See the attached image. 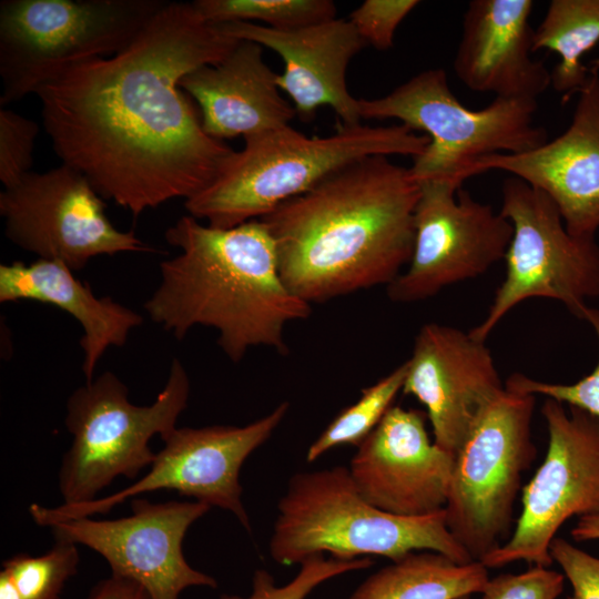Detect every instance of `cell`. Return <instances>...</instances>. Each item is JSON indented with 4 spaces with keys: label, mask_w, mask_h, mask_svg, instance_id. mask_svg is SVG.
<instances>
[{
    "label": "cell",
    "mask_w": 599,
    "mask_h": 599,
    "mask_svg": "<svg viewBox=\"0 0 599 599\" xmlns=\"http://www.w3.org/2000/svg\"><path fill=\"white\" fill-rule=\"evenodd\" d=\"M402 392L426 408L434 443L456 456L467 435L505 389L486 342L469 332L424 324L415 336Z\"/></svg>",
    "instance_id": "16"
},
{
    "label": "cell",
    "mask_w": 599,
    "mask_h": 599,
    "mask_svg": "<svg viewBox=\"0 0 599 599\" xmlns=\"http://www.w3.org/2000/svg\"><path fill=\"white\" fill-rule=\"evenodd\" d=\"M599 42V0H551L534 30L532 52L548 50L559 57L551 85L568 102L586 84L589 68L582 58Z\"/></svg>",
    "instance_id": "24"
},
{
    "label": "cell",
    "mask_w": 599,
    "mask_h": 599,
    "mask_svg": "<svg viewBox=\"0 0 599 599\" xmlns=\"http://www.w3.org/2000/svg\"><path fill=\"white\" fill-rule=\"evenodd\" d=\"M190 378L182 362H171L167 380L150 405H134L126 385L112 372L72 392L64 425L72 436L58 473L64 505L99 498L115 478L134 479L150 467L155 454L154 435L164 437L176 427L190 397Z\"/></svg>",
    "instance_id": "7"
},
{
    "label": "cell",
    "mask_w": 599,
    "mask_h": 599,
    "mask_svg": "<svg viewBox=\"0 0 599 599\" xmlns=\"http://www.w3.org/2000/svg\"><path fill=\"white\" fill-rule=\"evenodd\" d=\"M488 580L478 560L458 564L436 551H414L369 576L348 599H458L481 593Z\"/></svg>",
    "instance_id": "23"
},
{
    "label": "cell",
    "mask_w": 599,
    "mask_h": 599,
    "mask_svg": "<svg viewBox=\"0 0 599 599\" xmlns=\"http://www.w3.org/2000/svg\"><path fill=\"white\" fill-rule=\"evenodd\" d=\"M570 535L575 541L599 540V514L578 518Z\"/></svg>",
    "instance_id": "35"
},
{
    "label": "cell",
    "mask_w": 599,
    "mask_h": 599,
    "mask_svg": "<svg viewBox=\"0 0 599 599\" xmlns=\"http://www.w3.org/2000/svg\"><path fill=\"white\" fill-rule=\"evenodd\" d=\"M580 318L590 324L599 342V309L588 305L583 308ZM505 386L522 393L554 398L599 418V358L592 372L573 384L547 383L515 373L507 378Z\"/></svg>",
    "instance_id": "29"
},
{
    "label": "cell",
    "mask_w": 599,
    "mask_h": 599,
    "mask_svg": "<svg viewBox=\"0 0 599 599\" xmlns=\"http://www.w3.org/2000/svg\"><path fill=\"white\" fill-rule=\"evenodd\" d=\"M288 409L290 404L283 402L245 426L175 427L161 438L164 446L155 454L149 471L130 486L83 504L57 507L31 504L29 514L37 525L49 527L58 521L106 514L143 494L176 490L210 507L231 511L251 532L242 501L240 470L247 457L272 436Z\"/></svg>",
    "instance_id": "11"
},
{
    "label": "cell",
    "mask_w": 599,
    "mask_h": 599,
    "mask_svg": "<svg viewBox=\"0 0 599 599\" xmlns=\"http://www.w3.org/2000/svg\"><path fill=\"white\" fill-rule=\"evenodd\" d=\"M85 599H151L145 589L138 582L110 575L100 580L90 590Z\"/></svg>",
    "instance_id": "34"
},
{
    "label": "cell",
    "mask_w": 599,
    "mask_h": 599,
    "mask_svg": "<svg viewBox=\"0 0 599 599\" xmlns=\"http://www.w3.org/2000/svg\"><path fill=\"white\" fill-rule=\"evenodd\" d=\"M535 406L536 395L505 386L455 456L446 522L473 560L499 548L511 528L522 474L537 454L531 433Z\"/></svg>",
    "instance_id": "9"
},
{
    "label": "cell",
    "mask_w": 599,
    "mask_h": 599,
    "mask_svg": "<svg viewBox=\"0 0 599 599\" xmlns=\"http://www.w3.org/2000/svg\"><path fill=\"white\" fill-rule=\"evenodd\" d=\"M406 370L407 364L404 362L388 375L364 388L358 400L343 409L311 444L306 460L313 463L338 446L357 447L393 406L394 399L403 389Z\"/></svg>",
    "instance_id": "25"
},
{
    "label": "cell",
    "mask_w": 599,
    "mask_h": 599,
    "mask_svg": "<svg viewBox=\"0 0 599 599\" xmlns=\"http://www.w3.org/2000/svg\"><path fill=\"white\" fill-rule=\"evenodd\" d=\"M373 560L363 557L354 560L324 558L318 554L301 562V569L286 585L277 586L265 569L255 570L248 596L223 593L220 599H305L321 583L339 575L370 567Z\"/></svg>",
    "instance_id": "28"
},
{
    "label": "cell",
    "mask_w": 599,
    "mask_h": 599,
    "mask_svg": "<svg viewBox=\"0 0 599 599\" xmlns=\"http://www.w3.org/2000/svg\"><path fill=\"white\" fill-rule=\"evenodd\" d=\"M238 42L192 2H166L125 49L75 63L38 89L54 152L133 216L194 196L235 151L203 130L180 81Z\"/></svg>",
    "instance_id": "1"
},
{
    "label": "cell",
    "mask_w": 599,
    "mask_h": 599,
    "mask_svg": "<svg viewBox=\"0 0 599 599\" xmlns=\"http://www.w3.org/2000/svg\"><path fill=\"white\" fill-rule=\"evenodd\" d=\"M197 12L214 24L250 22L293 30L336 18L331 0H196Z\"/></svg>",
    "instance_id": "26"
},
{
    "label": "cell",
    "mask_w": 599,
    "mask_h": 599,
    "mask_svg": "<svg viewBox=\"0 0 599 599\" xmlns=\"http://www.w3.org/2000/svg\"><path fill=\"white\" fill-rule=\"evenodd\" d=\"M541 414L548 447L541 465L522 489V509L512 535L483 558L487 568L516 561L549 567L550 544L571 517L599 514V418L546 398Z\"/></svg>",
    "instance_id": "12"
},
{
    "label": "cell",
    "mask_w": 599,
    "mask_h": 599,
    "mask_svg": "<svg viewBox=\"0 0 599 599\" xmlns=\"http://www.w3.org/2000/svg\"><path fill=\"white\" fill-rule=\"evenodd\" d=\"M418 0H366L349 14V21L366 44L389 50L402 21L419 4Z\"/></svg>",
    "instance_id": "31"
},
{
    "label": "cell",
    "mask_w": 599,
    "mask_h": 599,
    "mask_svg": "<svg viewBox=\"0 0 599 599\" xmlns=\"http://www.w3.org/2000/svg\"><path fill=\"white\" fill-rule=\"evenodd\" d=\"M263 59V47L240 41L221 62L185 74L180 89L201 109L203 130L217 140L244 139L290 125L296 114Z\"/></svg>",
    "instance_id": "21"
},
{
    "label": "cell",
    "mask_w": 599,
    "mask_h": 599,
    "mask_svg": "<svg viewBox=\"0 0 599 599\" xmlns=\"http://www.w3.org/2000/svg\"><path fill=\"white\" fill-rule=\"evenodd\" d=\"M163 0H4L0 104L35 94L69 67L125 49Z\"/></svg>",
    "instance_id": "8"
},
{
    "label": "cell",
    "mask_w": 599,
    "mask_h": 599,
    "mask_svg": "<svg viewBox=\"0 0 599 599\" xmlns=\"http://www.w3.org/2000/svg\"><path fill=\"white\" fill-rule=\"evenodd\" d=\"M565 576L542 566H530L525 572L502 573L489 578L481 599H557Z\"/></svg>",
    "instance_id": "32"
},
{
    "label": "cell",
    "mask_w": 599,
    "mask_h": 599,
    "mask_svg": "<svg viewBox=\"0 0 599 599\" xmlns=\"http://www.w3.org/2000/svg\"><path fill=\"white\" fill-rule=\"evenodd\" d=\"M18 301L54 305L78 321L82 327L81 368L85 382L93 379L108 348L123 346L130 333L143 323L142 315L109 296H97L72 270L50 260L0 265V302Z\"/></svg>",
    "instance_id": "22"
},
{
    "label": "cell",
    "mask_w": 599,
    "mask_h": 599,
    "mask_svg": "<svg viewBox=\"0 0 599 599\" xmlns=\"http://www.w3.org/2000/svg\"><path fill=\"white\" fill-rule=\"evenodd\" d=\"M104 201L84 175L61 163L45 172L31 171L4 187L0 214L14 245L73 272L100 255L154 252L133 231L111 223Z\"/></svg>",
    "instance_id": "13"
},
{
    "label": "cell",
    "mask_w": 599,
    "mask_h": 599,
    "mask_svg": "<svg viewBox=\"0 0 599 599\" xmlns=\"http://www.w3.org/2000/svg\"><path fill=\"white\" fill-rule=\"evenodd\" d=\"M222 173L184 201L189 215L230 229L260 220L332 173L368 156H419L429 143L404 124L341 125L328 136L283 126L244 139Z\"/></svg>",
    "instance_id": "4"
},
{
    "label": "cell",
    "mask_w": 599,
    "mask_h": 599,
    "mask_svg": "<svg viewBox=\"0 0 599 599\" xmlns=\"http://www.w3.org/2000/svg\"><path fill=\"white\" fill-rule=\"evenodd\" d=\"M426 413L392 406L357 446L348 470L363 498L386 512L443 510L455 457L430 440Z\"/></svg>",
    "instance_id": "17"
},
{
    "label": "cell",
    "mask_w": 599,
    "mask_h": 599,
    "mask_svg": "<svg viewBox=\"0 0 599 599\" xmlns=\"http://www.w3.org/2000/svg\"><path fill=\"white\" fill-rule=\"evenodd\" d=\"M217 26L223 33L268 48L283 59L284 71L277 75V85L304 121L327 105L336 112L341 125L361 124L358 99L347 89L346 71L366 43L349 20L335 18L293 30L250 22Z\"/></svg>",
    "instance_id": "19"
},
{
    "label": "cell",
    "mask_w": 599,
    "mask_h": 599,
    "mask_svg": "<svg viewBox=\"0 0 599 599\" xmlns=\"http://www.w3.org/2000/svg\"><path fill=\"white\" fill-rule=\"evenodd\" d=\"M415 211L408 267L386 286L395 303H414L475 278L504 261L510 222L491 205L444 182H423Z\"/></svg>",
    "instance_id": "14"
},
{
    "label": "cell",
    "mask_w": 599,
    "mask_h": 599,
    "mask_svg": "<svg viewBox=\"0 0 599 599\" xmlns=\"http://www.w3.org/2000/svg\"><path fill=\"white\" fill-rule=\"evenodd\" d=\"M550 555L571 585L568 599H599V557L556 537L550 544Z\"/></svg>",
    "instance_id": "33"
},
{
    "label": "cell",
    "mask_w": 599,
    "mask_h": 599,
    "mask_svg": "<svg viewBox=\"0 0 599 599\" xmlns=\"http://www.w3.org/2000/svg\"><path fill=\"white\" fill-rule=\"evenodd\" d=\"M458 599H470V596H464V597L458 598Z\"/></svg>",
    "instance_id": "38"
},
{
    "label": "cell",
    "mask_w": 599,
    "mask_h": 599,
    "mask_svg": "<svg viewBox=\"0 0 599 599\" xmlns=\"http://www.w3.org/2000/svg\"><path fill=\"white\" fill-rule=\"evenodd\" d=\"M501 215L512 226L505 277L484 319L469 333L486 342L499 322L530 298L560 302L580 318L587 300L599 297V245L568 232L554 201L509 176L501 186Z\"/></svg>",
    "instance_id": "10"
},
{
    "label": "cell",
    "mask_w": 599,
    "mask_h": 599,
    "mask_svg": "<svg viewBox=\"0 0 599 599\" xmlns=\"http://www.w3.org/2000/svg\"><path fill=\"white\" fill-rule=\"evenodd\" d=\"M164 237L180 253L160 263V283L144 303L154 323L179 341L195 326L214 328L233 363L257 346L288 354L286 325L312 308L283 282L262 220L219 229L184 215Z\"/></svg>",
    "instance_id": "3"
},
{
    "label": "cell",
    "mask_w": 599,
    "mask_h": 599,
    "mask_svg": "<svg viewBox=\"0 0 599 599\" xmlns=\"http://www.w3.org/2000/svg\"><path fill=\"white\" fill-rule=\"evenodd\" d=\"M0 599H22L6 572L0 571Z\"/></svg>",
    "instance_id": "36"
},
{
    "label": "cell",
    "mask_w": 599,
    "mask_h": 599,
    "mask_svg": "<svg viewBox=\"0 0 599 599\" xmlns=\"http://www.w3.org/2000/svg\"><path fill=\"white\" fill-rule=\"evenodd\" d=\"M419 194L409 167L368 156L260 219L287 288L312 304L389 285L412 257Z\"/></svg>",
    "instance_id": "2"
},
{
    "label": "cell",
    "mask_w": 599,
    "mask_h": 599,
    "mask_svg": "<svg viewBox=\"0 0 599 599\" xmlns=\"http://www.w3.org/2000/svg\"><path fill=\"white\" fill-rule=\"evenodd\" d=\"M38 123L12 110H0V181L4 187L17 184L31 172Z\"/></svg>",
    "instance_id": "30"
},
{
    "label": "cell",
    "mask_w": 599,
    "mask_h": 599,
    "mask_svg": "<svg viewBox=\"0 0 599 599\" xmlns=\"http://www.w3.org/2000/svg\"><path fill=\"white\" fill-rule=\"evenodd\" d=\"M132 514L110 520L83 517L50 525L54 539L83 545L101 555L111 573L138 582L151 599H179L190 587L216 588L183 554L189 528L211 507L204 502L131 499Z\"/></svg>",
    "instance_id": "15"
},
{
    "label": "cell",
    "mask_w": 599,
    "mask_h": 599,
    "mask_svg": "<svg viewBox=\"0 0 599 599\" xmlns=\"http://www.w3.org/2000/svg\"><path fill=\"white\" fill-rule=\"evenodd\" d=\"M361 119H396L429 139L409 167L418 183L461 187L476 161L497 153H524L548 141L535 123L537 101L495 98L480 110L467 109L449 89L441 68L427 69L388 94L358 99Z\"/></svg>",
    "instance_id": "6"
},
{
    "label": "cell",
    "mask_w": 599,
    "mask_h": 599,
    "mask_svg": "<svg viewBox=\"0 0 599 599\" xmlns=\"http://www.w3.org/2000/svg\"><path fill=\"white\" fill-rule=\"evenodd\" d=\"M498 170L546 193L568 232L595 238L599 230V71L589 70L569 126L524 153H497L476 161L469 177Z\"/></svg>",
    "instance_id": "18"
},
{
    "label": "cell",
    "mask_w": 599,
    "mask_h": 599,
    "mask_svg": "<svg viewBox=\"0 0 599 599\" xmlns=\"http://www.w3.org/2000/svg\"><path fill=\"white\" fill-rule=\"evenodd\" d=\"M589 70L599 71V57L590 61Z\"/></svg>",
    "instance_id": "37"
},
{
    "label": "cell",
    "mask_w": 599,
    "mask_h": 599,
    "mask_svg": "<svg viewBox=\"0 0 599 599\" xmlns=\"http://www.w3.org/2000/svg\"><path fill=\"white\" fill-rule=\"evenodd\" d=\"M277 509L270 554L282 565L324 552L346 561L370 555L395 561L423 550L474 561L450 534L445 509L418 517L380 510L363 498L347 467L294 475Z\"/></svg>",
    "instance_id": "5"
},
{
    "label": "cell",
    "mask_w": 599,
    "mask_h": 599,
    "mask_svg": "<svg viewBox=\"0 0 599 599\" xmlns=\"http://www.w3.org/2000/svg\"><path fill=\"white\" fill-rule=\"evenodd\" d=\"M80 555L78 545L55 539L53 547L41 556L18 554L2 561L22 599H60L67 581L77 575Z\"/></svg>",
    "instance_id": "27"
},
{
    "label": "cell",
    "mask_w": 599,
    "mask_h": 599,
    "mask_svg": "<svg viewBox=\"0 0 599 599\" xmlns=\"http://www.w3.org/2000/svg\"><path fill=\"white\" fill-rule=\"evenodd\" d=\"M532 0H471L454 60L470 90L496 98L532 100L551 85V72L534 60Z\"/></svg>",
    "instance_id": "20"
}]
</instances>
